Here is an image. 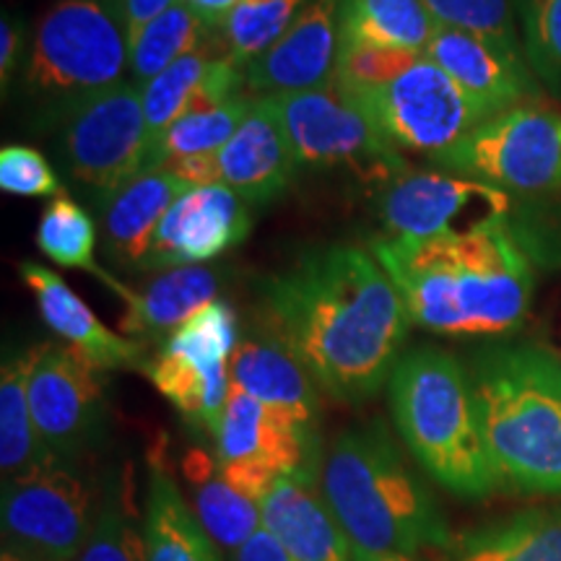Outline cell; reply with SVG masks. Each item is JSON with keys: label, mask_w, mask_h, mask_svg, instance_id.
I'll list each match as a JSON object with an SVG mask.
<instances>
[{"label": "cell", "mask_w": 561, "mask_h": 561, "mask_svg": "<svg viewBox=\"0 0 561 561\" xmlns=\"http://www.w3.org/2000/svg\"><path fill=\"white\" fill-rule=\"evenodd\" d=\"M273 331L325 396L367 403L390 382L411 318L371 252L333 244L305 252L257 284Z\"/></svg>", "instance_id": "obj_1"}, {"label": "cell", "mask_w": 561, "mask_h": 561, "mask_svg": "<svg viewBox=\"0 0 561 561\" xmlns=\"http://www.w3.org/2000/svg\"><path fill=\"white\" fill-rule=\"evenodd\" d=\"M411 325L437 335H507L523 325L533 271L502 219L468 231L371 242Z\"/></svg>", "instance_id": "obj_2"}, {"label": "cell", "mask_w": 561, "mask_h": 561, "mask_svg": "<svg viewBox=\"0 0 561 561\" xmlns=\"http://www.w3.org/2000/svg\"><path fill=\"white\" fill-rule=\"evenodd\" d=\"M322 500L354 553L413 557L453 541L432 489L380 419L343 430L325 453Z\"/></svg>", "instance_id": "obj_3"}, {"label": "cell", "mask_w": 561, "mask_h": 561, "mask_svg": "<svg viewBox=\"0 0 561 561\" xmlns=\"http://www.w3.org/2000/svg\"><path fill=\"white\" fill-rule=\"evenodd\" d=\"M398 434L419 468L453 496L481 502L502 486L468 369L447 351H403L388 382Z\"/></svg>", "instance_id": "obj_4"}, {"label": "cell", "mask_w": 561, "mask_h": 561, "mask_svg": "<svg viewBox=\"0 0 561 561\" xmlns=\"http://www.w3.org/2000/svg\"><path fill=\"white\" fill-rule=\"evenodd\" d=\"M502 486L561 494V362L530 343L476 354L468 369Z\"/></svg>", "instance_id": "obj_5"}, {"label": "cell", "mask_w": 561, "mask_h": 561, "mask_svg": "<svg viewBox=\"0 0 561 561\" xmlns=\"http://www.w3.org/2000/svg\"><path fill=\"white\" fill-rule=\"evenodd\" d=\"M128 34L107 0H58L34 24L21 94L42 128L125 81Z\"/></svg>", "instance_id": "obj_6"}, {"label": "cell", "mask_w": 561, "mask_h": 561, "mask_svg": "<svg viewBox=\"0 0 561 561\" xmlns=\"http://www.w3.org/2000/svg\"><path fill=\"white\" fill-rule=\"evenodd\" d=\"M53 130L62 178L94 208L144 170L149 140L140 87L130 79L70 110Z\"/></svg>", "instance_id": "obj_7"}, {"label": "cell", "mask_w": 561, "mask_h": 561, "mask_svg": "<svg viewBox=\"0 0 561 561\" xmlns=\"http://www.w3.org/2000/svg\"><path fill=\"white\" fill-rule=\"evenodd\" d=\"M398 153L442 164L489 115L426 55L385 87L343 94Z\"/></svg>", "instance_id": "obj_8"}, {"label": "cell", "mask_w": 561, "mask_h": 561, "mask_svg": "<svg viewBox=\"0 0 561 561\" xmlns=\"http://www.w3.org/2000/svg\"><path fill=\"white\" fill-rule=\"evenodd\" d=\"M102 491L81 462H50L3 481V549L32 561H76L94 530Z\"/></svg>", "instance_id": "obj_9"}, {"label": "cell", "mask_w": 561, "mask_h": 561, "mask_svg": "<svg viewBox=\"0 0 561 561\" xmlns=\"http://www.w3.org/2000/svg\"><path fill=\"white\" fill-rule=\"evenodd\" d=\"M442 167L504 193L561 191V112L517 104L489 117L442 161Z\"/></svg>", "instance_id": "obj_10"}, {"label": "cell", "mask_w": 561, "mask_h": 561, "mask_svg": "<svg viewBox=\"0 0 561 561\" xmlns=\"http://www.w3.org/2000/svg\"><path fill=\"white\" fill-rule=\"evenodd\" d=\"M271 100L278 104L299 167L348 170L377 185V191L409 170L403 153L382 140L375 125L333 83Z\"/></svg>", "instance_id": "obj_11"}, {"label": "cell", "mask_w": 561, "mask_h": 561, "mask_svg": "<svg viewBox=\"0 0 561 561\" xmlns=\"http://www.w3.org/2000/svg\"><path fill=\"white\" fill-rule=\"evenodd\" d=\"M100 371L66 343L34 346L30 405L55 460L81 462L104 439L107 401Z\"/></svg>", "instance_id": "obj_12"}, {"label": "cell", "mask_w": 561, "mask_h": 561, "mask_svg": "<svg viewBox=\"0 0 561 561\" xmlns=\"http://www.w3.org/2000/svg\"><path fill=\"white\" fill-rule=\"evenodd\" d=\"M377 210L388 237L430 240L502 219L510 210V195L471 178L409 167L377 191Z\"/></svg>", "instance_id": "obj_13"}, {"label": "cell", "mask_w": 561, "mask_h": 561, "mask_svg": "<svg viewBox=\"0 0 561 561\" xmlns=\"http://www.w3.org/2000/svg\"><path fill=\"white\" fill-rule=\"evenodd\" d=\"M343 0H310L276 45L244 68L250 96H284L333 83Z\"/></svg>", "instance_id": "obj_14"}, {"label": "cell", "mask_w": 561, "mask_h": 561, "mask_svg": "<svg viewBox=\"0 0 561 561\" xmlns=\"http://www.w3.org/2000/svg\"><path fill=\"white\" fill-rule=\"evenodd\" d=\"M250 231L248 203L224 185L191 187L161 219L144 271L201 265L240 244Z\"/></svg>", "instance_id": "obj_15"}, {"label": "cell", "mask_w": 561, "mask_h": 561, "mask_svg": "<svg viewBox=\"0 0 561 561\" xmlns=\"http://www.w3.org/2000/svg\"><path fill=\"white\" fill-rule=\"evenodd\" d=\"M214 439L216 458L221 462H265L273 471L318 486L322 460H325L320 434L299 430L297 424L268 411L248 392L231 388Z\"/></svg>", "instance_id": "obj_16"}, {"label": "cell", "mask_w": 561, "mask_h": 561, "mask_svg": "<svg viewBox=\"0 0 561 561\" xmlns=\"http://www.w3.org/2000/svg\"><path fill=\"white\" fill-rule=\"evenodd\" d=\"M219 159L221 185L244 203H271L291 185L299 161L286 133L278 104L271 96H255L252 107Z\"/></svg>", "instance_id": "obj_17"}, {"label": "cell", "mask_w": 561, "mask_h": 561, "mask_svg": "<svg viewBox=\"0 0 561 561\" xmlns=\"http://www.w3.org/2000/svg\"><path fill=\"white\" fill-rule=\"evenodd\" d=\"M424 55L437 62L489 117L538 96V79L528 60L504 53L473 34L437 26Z\"/></svg>", "instance_id": "obj_18"}, {"label": "cell", "mask_w": 561, "mask_h": 561, "mask_svg": "<svg viewBox=\"0 0 561 561\" xmlns=\"http://www.w3.org/2000/svg\"><path fill=\"white\" fill-rule=\"evenodd\" d=\"M229 377L231 388L248 392L299 430L320 434L318 382L278 333L244 339L231 354Z\"/></svg>", "instance_id": "obj_19"}, {"label": "cell", "mask_w": 561, "mask_h": 561, "mask_svg": "<svg viewBox=\"0 0 561 561\" xmlns=\"http://www.w3.org/2000/svg\"><path fill=\"white\" fill-rule=\"evenodd\" d=\"M19 276L37 299L47 328L96 369H149L151 362L146 359V346L128 335L110 331L58 273L39 263L24 261L19 265Z\"/></svg>", "instance_id": "obj_20"}, {"label": "cell", "mask_w": 561, "mask_h": 561, "mask_svg": "<svg viewBox=\"0 0 561 561\" xmlns=\"http://www.w3.org/2000/svg\"><path fill=\"white\" fill-rule=\"evenodd\" d=\"M191 191L167 170L138 172L102 208V244L112 265L144 271L151 240L167 210Z\"/></svg>", "instance_id": "obj_21"}, {"label": "cell", "mask_w": 561, "mask_h": 561, "mask_svg": "<svg viewBox=\"0 0 561 561\" xmlns=\"http://www.w3.org/2000/svg\"><path fill=\"white\" fill-rule=\"evenodd\" d=\"M263 528L291 561H354L346 533L310 483L278 476L261 502Z\"/></svg>", "instance_id": "obj_22"}, {"label": "cell", "mask_w": 561, "mask_h": 561, "mask_svg": "<svg viewBox=\"0 0 561 561\" xmlns=\"http://www.w3.org/2000/svg\"><path fill=\"white\" fill-rule=\"evenodd\" d=\"M221 280V271L210 265L161 271L146 289L133 291L125 301L123 333L140 346H164L187 320L216 301Z\"/></svg>", "instance_id": "obj_23"}, {"label": "cell", "mask_w": 561, "mask_h": 561, "mask_svg": "<svg viewBox=\"0 0 561 561\" xmlns=\"http://www.w3.org/2000/svg\"><path fill=\"white\" fill-rule=\"evenodd\" d=\"M146 561H224L219 546L203 525L172 479L161 450L149 458V494L144 517Z\"/></svg>", "instance_id": "obj_24"}, {"label": "cell", "mask_w": 561, "mask_h": 561, "mask_svg": "<svg viewBox=\"0 0 561 561\" xmlns=\"http://www.w3.org/2000/svg\"><path fill=\"white\" fill-rule=\"evenodd\" d=\"M442 561H561V507H530L453 538Z\"/></svg>", "instance_id": "obj_25"}, {"label": "cell", "mask_w": 561, "mask_h": 561, "mask_svg": "<svg viewBox=\"0 0 561 561\" xmlns=\"http://www.w3.org/2000/svg\"><path fill=\"white\" fill-rule=\"evenodd\" d=\"M182 473L193 489L195 517L216 546L237 553L263 528L261 507L229 486L219 458H210L206 450H191L182 460Z\"/></svg>", "instance_id": "obj_26"}, {"label": "cell", "mask_w": 561, "mask_h": 561, "mask_svg": "<svg viewBox=\"0 0 561 561\" xmlns=\"http://www.w3.org/2000/svg\"><path fill=\"white\" fill-rule=\"evenodd\" d=\"M34 348L5 356L0 371V473L3 481L58 462L42 442L30 405Z\"/></svg>", "instance_id": "obj_27"}, {"label": "cell", "mask_w": 561, "mask_h": 561, "mask_svg": "<svg viewBox=\"0 0 561 561\" xmlns=\"http://www.w3.org/2000/svg\"><path fill=\"white\" fill-rule=\"evenodd\" d=\"M146 375L182 416L216 437L231 392L229 364H198L161 348Z\"/></svg>", "instance_id": "obj_28"}, {"label": "cell", "mask_w": 561, "mask_h": 561, "mask_svg": "<svg viewBox=\"0 0 561 561\" xmlns=\"http://www.w3.org/2000/svg\"><path fill=\"white\" fill-rule=\"evenodd\" d=\"M434 34L437 21L424 0H343L341 5V42H369L424 55Z\"/></svg>", "instance_id": "obj_29"}, {"label": "cell", "mask_w": 561, "mask_h": 561, "mask_svg": "<svg viewBox=\"0 0 561 561\" xmlns=\"http://www.w3.org/2000/svg\"><path fill=\"white\" fill-rule=\"evenodd\" d=\"M221 50H227V45H224L219 30H208V37L203 39V45L195 47L193 53H187L185 58L172 62L164 73H159L146 87H140L146 140H149L146 157L159 144V138L180 121V115L187 110L193 94L198 91L203 79H206L210 62H214V58Z\"/></svg>", "instance_id": "obj_30"}, {"label": "cell", "mask_w": 561, "mask_h": 561, "mask_svg": "<svg viewBox=\"0 0 561 561\" xmlns=\"http://www.w3.org/2000/svg\"><path fill=\"white\" fill-rule=\"evenodd\" d=\"M37 248L62 268L91 273V276L102 278L110 289H115L123 301L130 299L133 289L123 286L121 280L94 261L96 224L79 201L58 195V198L47 203L37 224Z\"/></svg>", "instance_id": "obj_31"}, {"label": "cell", "mask_w": 561, "mask_h": 561, "mask_svg": "<svg viewBox=\"0 0 561 561\" xmlns=\"http://www.w3.org/2000/svg\"><path fill=\"white\" fill-rule=\"evenodd\" d=\"M208 37V26L187 3H174L133 34L128 42V76L136 87H146L172 62L185 58Z\"/></svg>", "instance_id": "obj_32"}, {"label": "cell", "mask_w": 561, "mask_h": 561, "mask_svg": "<svg viewBox=\"0 0 561 561\" xmlns=\"http://www.w3.org/2000/svg\"><path fill=\"white\" fill-rule=\"evenodd\" d=\"M255 96L244 94L237 96L221 107L208 110V112H191V115H182L178 123L172 125L164 136L159 138V144L153 146V151L146 157L144 170H161L170 161L178 159H191V157H208V153H219L224 146L229 144L231 136L240 130V125L248 117Z\"/></svg>", "instance_id": "obj_33"}, {"label": "cell", "mask_w": 561, "mask_h": 561, "mask_svg": "<svg viewBox=\"0 0 561 561\" xmlns=\"http://www.w3.org/2000/svg\"><path fill=\"white\" fill-rule=\"evenodd\" d=\"M305 0H240L219 30L227 53L248 68L289 30Z\"/></svg>", "instance_id": "obj_34"}, {"label": "cell", "mask_w": 561, "mask_h": 561, "mask_svg": "<svg viewBox=\"0 0 561 561\" xmlns=\"http://www.w3.org/2000/svg\"><path fill=\"white\" fill-rule=\"evenodd\" d=\"M76 561H146L144 530L133 517L128 486L115 473L104 481L100 515Z\"/></svg>", "instance_id": "obj_35"}, {"label": "cell", "mask_w": 561, "mask_h": 561, "mask_svg": "<svg viewBox=\"0 0 561 561\" xmlns=\"http://www.w3.org/2000/svg\"><path fill=\"white\" fill-rule=\"evenodd\" d=\"M424 5L437 26L473 34L504 53L525 58L515 24V0H424Z\"/></svg>", "instance_id": "obj_36"}, {"label": "cell", "mask_w": 561, "mask_h": 561, "mask_svg": "<svg viewBox=\"0 0 561 561\" xmlns=\"http://www.w3.org/2000/svg\"><path fill=\"white\" fill-rule=\"evenodd\" d=\"M515 11L533 76L561 96V0H515Z\"/></svg>", "instance_id": "obj_37"}, {"label": "cell", "mask_w": 561, "mask_h": 561, "mask_svg": "<svg viewBox=\"0 0 561 561\" xmlns=\"http://www.w3.org/2000/svg\"><path fill=\"white\" fill-rule=\"evenodd\" d=\"M237 346L240 343H237L234 307L229 301L216 299L187 320L161 348L187 356L198 364H229Z\"/></svg>", "instance_id": "obj_38"}, {"label": "cell", "mask_w": 561, "mask_h": 561, "mask_svg": "<svg viewBox=\"0 0 561 561\" xmlns=\"http://www.w3.org/2000/svg\"><path fill=\"white\" fill-rule=\"evenodd\" d=\"M421 53L403 50V47L369 45V42H341L339 62H335L333 87L341 94H356L385 87L405 73Z\"/></svg>", "instance_id": "obj_39"}, {"label": "cell", "mask_w": 561, "mask_h": 561, "mask_svg": "<svg viewBox=\"0 0 561 561\" xmlns=\"http://www.w3.org/2000/svg\"><path fill=\"white\" fill-rule=\"evenodd\" d=\"M0 187L19 198H58L62 195L60 174L32 146H3L0 151Z\"/></svg>", "instance_id": "obj_40"}, {"label": "cell", "mask_w": 561, "mask_h": 561, "mask_svg": "<svg viewBox=\"0 0 561 561\" xmlns=\"http://www.w3.org/2000/svg\"><path fill=\"white\" fill-rule=\"evenodd\" d=\"M26 53V24L19 13L3 11L0 19V83H3V94H9V83L13 76L24 68Z\"/></svg>", "instance_id": "obj_41"}, {"label": "cell", "mask_w": 561, "mask_h": 561, "mask_svg": "<svg viewBox=\"0 0 561 561\" xmlns=\"http://www.w3.org/2000/svg\"><path fill=\"white\" fill-rule=\"evenodd\" d=\"M174 3H180V0H107L110 11L115 13L125 34H128V42L133 34H138L149 21L161 16Z\"/></svg>", "instance_id": "obj_42"}, {"label": "cell", "mask_w": 561, "mask_h": 561, "mask_svg": "<svg viewBox=\"0 0 561 561\" xmlns=\"http://www.w3.org/2000/svg\"><path fill=\"white\" fill-rule=\"evenodd\" d=\"M234 561H291V557L280 549L268 530L261 528L234 553Z\"/></svg>", "instance_id": "obj_43"}, {"label": "cell", "mask_w": 561, "mask_h": 561, "mask_svg": "<svg viewBox=\"0 0 561 561\" xmlns=\"http://www.w3.org/2000/svg\"><path fill=\"white\" fill-rule=\"evenodd\" d=\"M354 561H416L413 557H369V553H354Z\"/></svg>", "instance_id": "obj_44"}, {"label": "cell", "mask_w": 561, "mask_h": 561, "mask_svg": "<svg viewBox=\"0 0 561 561\" xmlns=\"http://www.w3.org/2000/svg\"><path fill=\"white\" fill-rule=\"evenodd\" d=\"M0 561H32V559L21 557V553L11 551V549H3V553H0Z\"/></svg>", "instance_id": "obj_45"}]
</instances>
